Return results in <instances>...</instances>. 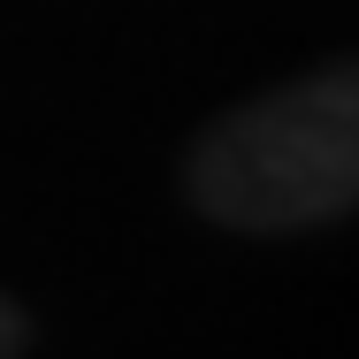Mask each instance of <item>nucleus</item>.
I'll return each instance as SVG.
<instances>
[{
    "mask_svg": "<svg viewBox=\"0 0 359 359\" xmlns=\"http://www.w3.org/2000/svg\"><path fill=\"white\" fill-rule=\"evenodd\" d=\"M191 215L237 237H306L359 215V54L260 84L184 153Z\"/></svg>",
    "mask_w": 359,
    "mask_h": 359,
    "instance_id": "obj_1",
    "label": "nucleus"
},
{
    "mask_svg": "<svg viewBox=\"0 0 359 359\" xmlns=\"http://www.w3.org/2000/svg\"><path fill=\"white\" fill-rule=\"evenodd\" d=\"M31 344H39V329H31V313H23V306H15L8 290H0V359L31 352Z\"/></svg>",
    "mask_w": 359,
    "mask_h": 359,
    "instance_id": "obj_2",
    "label": "nucleus"
}]
</instances>
